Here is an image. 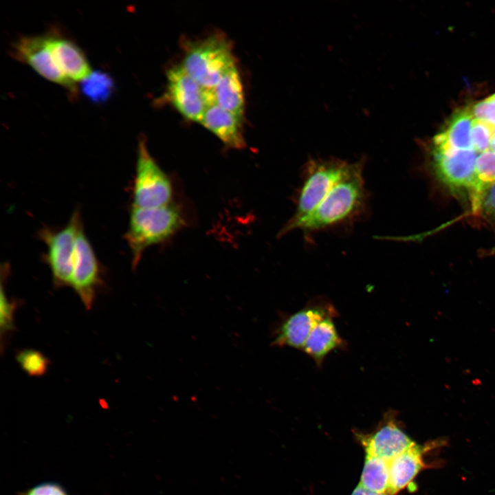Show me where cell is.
Listing matches in <instances>:
<instances>
[{
  "mask_svg": "<svg viewBox=\"0 0 495 495\" xmlns=\"http://www.w3.org/2000/svg\"><path fill=\"white\" fill-rule=\"evenodd\" d=\"M494 126L488 123L474 119L472 126V141L476 153L490 151V144L494 135Z\"/></svg>",
  "mask_w": 495,
  "mask_h": 495,
  "instance_id": "obj_22",
  "label": "cell"
},
{
  "mask_svg": "<svg viewBox=\"0 0 495 495\" xmlns=\"http://www.w3.org/2000/svg\"><path fill=\"white\" fill-rule=\"evenodd\" d=\"M19 495H71L60 483L47 481L38 483Z\"/></svg>",
  "mask_w": 495,
  "mask_h": 495,
  "instance_id": "obj_25",
  "label": "cell"
},
{
  "mask_svg": "<svg viewBox=\"0 0 495 495\" xmlns=\"http://www.w3.org/2000/svg\"><path fill=\"white\" fill-rule=\"evenodd\" d=\"M366 456H375L389 462L415 442L404 432L398 423L396 412L387 411L371 433L358 434Z\"/></svg>",
  "mask_w": 495,
  "mask_h": 495,
  "instance_id": "obj_11",
  "label": "cell"
},
{
  "mask_svg": "<svg viewBox=\"0 0 495 495\" xmlns=\"http://www.w3.org/2000/svg\"><path fill=\"white\" fill-rule=\"evenodd\" d=\"M214 103L243 118L245 110L244 89L236 65L230 68L212 89Z\"/></svg>",
  "mask_w": 495,
  "mask_h": 495,
  "instance_id": "obj_16",
  "label": "cell"
},
{
  "mask_svg": "<svg viewBox=\"0 0 495 495\" xmlns=\"http://www.w3.org/2000/svg\"><path fill=\"white\" fill-rule=\"evenodd\" d=\"M365 162L364 157L355 162L336 157L307 160L294 197L295 211L278 236L298 230L309 238L362 219L368 209Z\"/></svg>",
  "mask_w": 495,
  "mask_h": 495,
  "instance_id": "obj_1",
  "label": "cell"
},
{
  "mask_svg": "<svg viewBox=\"0 0 495 495\" xmlns=\"http://www.w3.org/2000/svg\"><path fill=\"white\" fill-rule=\"evenodd\" d=\"M8 264L1 267L0 336L1 351L3 353L10 335L14 331V314L18 307L16 300L9 298L6 290V281L9 275Z\"/></svg>",
  "mask_w": 495,
  "mask_h": 495,
  "instance_id": "obj_19",
  "label": "cell"
},
{
  "mask_svg": "<svg viewBox=\"0 0 495 495\" xmlns=\"http://www.w3.org/2000/svg\"><path fill=\"white\" fill-rule=\"evenodd\" d=\"M47 36L56 63L69 82L81 81L91 72L85 53L75 42L57 32Z\"/></svg>",
  "mask_w": 495,
  "mask_h": 495,
  "instance_id": "obj_12",
  "label": "cell"
},
{
  "mask_svg": "<svg viewBox=\"0 0 495 495\" xmlns=\"http://www.w3.org/2000/svg\"><path fill=\"white\" fill-rule=\"evenodd\" d=\"M234 65L231 43L224 35L215 33L188 43L181 65L204 89L212 90Z\"/></svg>",
  "mask_w": 495,
  "mask_h": 495,
  "instance_id": "obj_3",
  "label": "cell"
},
{
  "mask_svg": "<svg viewBox=\"0 0 495 495\" xmlns=\"http://www.w3.org/2000/svg\"><path fill=\"white\" fill-rule=\"evenodd\" d=\"M471 109L474 119L485 122L495 127V94L478 102Z\"/></svg>",
  "mask_w": 495,
  "mask_h": 495,
  "instance_id": "obj_23",
  "label": "cell"
},
{
  "mask_svg": "<svg viewBox=\"0 0 495 495\" xmlns=\"http://www.w3.org/2000/svg\"><path fill=\"white\" fill-rule=\"evenodd\" d=\"M425 448L415 443L389 461V494L396 495L412 483L427 467L424 460Z\"/></svg>",
  "mask_w": 495,
  "mask_h": 495,
  "instance_id": "obj_14",
  "label": "cell"
},
{
  "mask_svg": "<svg viewBox=\"0 0 495 495\" xmlns=\"http://www.w3.org/2000/svg\"><path fill=\"white\" fill-rule=\"evenodd\" d=\"M184 224L179 209L170 204L151 208L131 207L124 238L133 270L148 248L167 240Z\"/></svg>",
  "mask_w": 495,
  "mask_h": 495,
  "instance_id": "obj_2",
  "label": "cell"
},
{
  "mask_svg": "<svg viewBox=\"0 0 495 495\" xmlns=\"http://www.w3.org/2000/svg\"><path fill=\"white\" fill-rule=\"evenodd\" d=\"M166 99L186 120L200 122L206 109L214 103L212 90L204 89L182 65L166 73Z\"/></svg>",
  "mask_w": 495,
  "mask_h": 495,
  "instance_id": "obj_7",
  "label": "cell"
},
{
  "mask_svg": "<svg viewBox=\"0 0 495 495\" xmlns=\"http://www.w3.org/2000/svg\"><path fill=\"white\" fill-rule=\"evenodd\" d=\"M16 360L21 368L32 377L44 375L50 366V360L47 357L41 352L32 349L19 351Z\"/></svg>",
  "mask_w": 495,
  "mask_h": 495,
  "instance_id": "obj_21",
  "label": "cell"
},
{
  "mask_svg": "<svg viewBox=\"0 0 495 495\" xmlns=\"http://www.w3.org/2000/svg\"><path fill=\"white\" fill-rule=\"evenodd\" d=\"M333 318H327L320 321L311 331L302 351L320 366L327 355L334 349L341 348L344 343L338 334Z\"/></svg>",
  "mask_w": 495,
  "mask_h": 495,
  "instance_id": "obj_17",
  "label": "cell"
},
{
  "mask_svg": "<svg viewBox=\"0 0 495 495\" xmlns=\"http://www.w3.org/2000/svg\"><path fill=\"white\" fill-rule=\"evenodd\" d=\"M11 54L42 77L65 87L72 93L75 91L74 85L64 76L56 63L47 34L20 37L12 44Z\"/></svg>",
  "mask_w": 495,
  "mask_h": 495,
  "instance_id": "obj_10",
  "label": "cell"
},
{
  "mask_svg": "<svg viewBox=\"0 0 495 495\" xmlns=\"http://www.w3.org/2000/svg\"><path fill=\"white\" fill-rule=\"evenodd\" d=\"M103 276V270L82 227L76 240L70 287L87 310L92 308L104 287Z\"/></svg>",
  "mask_w": 495,
  "mask_h": 495,
  "instance_id": "obj_8",
  "label": "cell"
},
{
  "mask_svg": "<svg viewBox=\"0 0 495 495\" xmlns=\"http://www.w3.org/2000/svg\"><path fill=\"white\" fill-rule=\"evenodd\" d=\"M474 117L470 107L457 109L433 139V146L438 148L474 149L472 126Z\"/></svg>",
  "mask_w": 495,
  "mask_h": 495,
  "instance_id": "obj_15",
  "label": "cell"
},
{
  "mask_svg": "<svg viewBox=\"0 0 495 495\" xmlns=\"http://www.w3.org/2000/svg\"><path fill=\"white\" fill-rule=\"evenodd\" d=\"M351 495H388V494H377L375 492H370L364 488H363L362 486L358 485L355 490H353Z\"/></svg>",
  "mask_w": 495,
  "mask_h": 495,
  "instance_id": "obj_26",
  "label": "cell"
},
{
  "mask_svg": "<svg viewBox=\"0 0 495 495\" xmlns=\"http://www.w3.org/2000/svg\"><path fill=\"white\" fill-rule=\"evenodd\" d=\"M80 90L93 103L102 104L113 94L115 82L109 73L95 70L80 81Z\"/></svg>",
  "mask_w": 495,
  "mask_h": 495,
  "instance_id": "obj_20",
  "label": "cell"
},
{
  "mask_svg": "<svg viewBox=\"0 0 495 495\" xmlns=\"http://www.w3.org/2000/svg\"><path fill=\"white\" fill-rule=\"evenodd\" d=\"M172 195L169 177L149 153L145 138H140L131 186V207L151 208L166 206L170 204Z\"/></svg>",
  "mask_w": 495,
  "mask_h": 495,
  "instance_id": "obj_5",
  "label": "cell"
},
{
  "mask_svg": "<svg viewBox=\"0 0 495 495\" xmlns=\"http://www.w3.org/2000/svg\"><path fill=\"white\" fill-rule=\"evenodd\" d=\"M82 227L81 212L78 208L63 227L54 229L44 226L38 232V239L46 246L43 261L51 271L55 288L71 285L76 240Z\"/></svg>",
  "mask_w": 495,
  "mask_h": 495,
  "instance_id": "obj_4",
  "label": "cell"
},
{
  "mask_svg": "<svg viewBox=\"0 0 495 495\" xmlns=\"http://www.w3.org/2000/svg\"><path fill=\"white\" fill-rule=\"evenodd\" d=\"M389 462L366 456L359 485L377 494H389Z\"/></svg>",
  "mask_w": 495,
  "mask_h": 495,
  "instance_id": "obj_18",
  "label": "cell"
},
{
  "mask_svg": "<svg viewBox=\"0 0 495 495\" xmlns=\"http://www.w3.org/2000/svg\"><path fill=\"white\" fill-rule=\"evenodd\" d=\"M242 122L243 118L212 104L207 107L199 122L227 147L241 149L246 145Z\"/></svg>",
  "mask_w": 495,
  "mask_h": 495,
  "instance_id": "obj_13",
  "label": "cell"
},
{
  "mask_svg": "<svg viewBox=\"0 0 495 495\" xmlns=\"http://www.w3.org/2000/svg\"><path fill=\"white\" fill-rule=\"evenodd\" d=\"M337 315L336 309L329 302H310L280 322L274 331L272 345L302 350L314 328L322 320Z\"/></svg>",
  "mask_w": 495,
  "mask_h": 495,
  "instance_id": "obj_9",
  "label": "cell"
},
{
  "mask_svg": "<svg viewBox=\"0 0 495 495\" xmlns=\"http://www.w3.org/2000/svg\"><path fill=\"white\" fill-rule=\"evenodd\" d=\"M432 155L433 170L439 180L452 192H468L472 204L476 190L477 153L474 149L432 147Z\"/></svg>",
  "mask_w": 495,
  "mask_h": 495,
  "instance_id": "obj_6",
  "label": "cell"
},
{
  "mask_svg": "<svg viewBox=\"0 0 495 495\" xmlns=\"http://www.w3.org/2000/svg\"><path fill=\"white\" fill-rule=\"evenodd\" d=\"M478 213L490 224L495 232V182L485 190Z\"/></svg>",
  "mask_w": 495,
  "mask_h": 495,
  "instance_id": "obj_24",
  "label": "cell"
},
{
  "mask_svg": "<svg viewBox=\"0 0 495 495\" xmlns=\"http://www.w3.org/2000/svg\"><path fill=\"white\" fill-rule=\"evenodd\" d=\"M494 135L495 136V127H494Z\"/></svg>",
  "mask_w": 495,
  "mask_h": 495,
  "instance_id": "obj_27",
  "label": "cell"
}]
</instances>
